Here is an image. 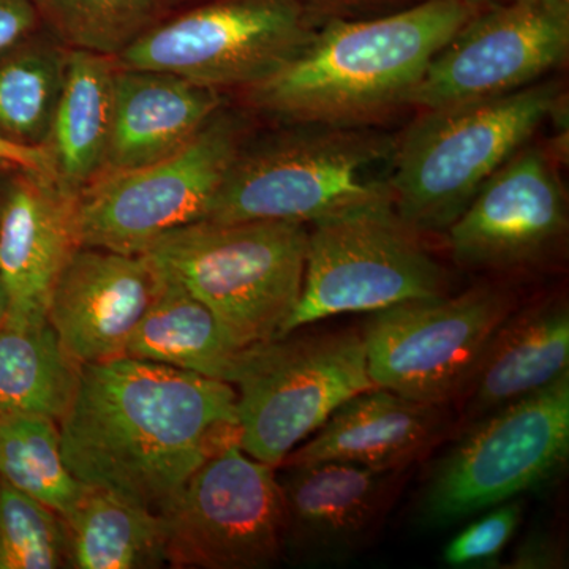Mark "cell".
<instances>
[{"label":"cell","instance_id":"cell-25","mask_svg":"<svg viewBox=\"0 0 569 569\" xmlns=\"http://www.w3.org/2000/svg\"><path fill=\"white\" fill-rule=\"evenodd\" d=\"M69 54V48L43 28L0 54V140L44 148Z\"/></svg>","mask_w":569,"mask_h":569},{"label":"cell","instance_id":"cell-13","mask_svg":"<svg viewBox=\"0 0 569 569\" xmlns=\"http://www.w3.org/2000/svg\"><path fill=\"white\" fill-rule=\"evenodd\" d=\"M568 52L569 2L485 3L437 52L411 107L437 110L507 96L538 82Z\"/></svg>","mask_w":569,"mask_h":569},{"label":"cell","instance_id":"cell-36","mask_svg":"<svg viewBox=\"0 0 569 569\" xmlns=\"http://www.w3.org/2000/svg\"><path fill=\"white\" fill-rule=\"evenodd\" d=\"M486 2H503V0H486Z\"/></svg>","mask_w":569,"mask_h":569},{"label":"cell","instance_id":"cell-34","mask_svg":"<svg viewBox=\"0 0 569 569\" xmlns=\"http://www.w3.org/2000/svg\"><path fill=\"white\" fill-rule=\"evenodd\" d=\"M203 2H208V0H159L160 9H162L164 17L174 13V11L189 9V7Z\"/></svg>","mask_w":569,"mask_h":569},{"label":"cell","instance_id":"cell-2","mask_svg":"<svg viewBox=\"0 0 569 569\" xmlns=\"http://www.w3.org/2000/svg\"><path fill=\"white\" fill-rule=\"evenodd\" d=\"M486 0H426L358 21H325L293 61L239 92L269 122L378 127L411 99L438 51Z\"/></svg>","mask_w":569,"mask_h":569},{"label":"cell","instance_id":"cell-21","mask_svg":"<svg viewBox=\"0 0 569 569\" xmlns=\"http://www.w3.org/2000/svg\"><path fill=\"white\" fill-rule=\"evenodd\" d=\"M118 62L96 52L70 50L66 81L48 137L51 176L77 200L100 178L110 144Z\"/></svg>","mask_w":569,"mask_h":569},{"label":"cell","instance_id":"cell-6","mask_svg":"<svg viewBox=\"0 0 569 569\" xmlns=\"http://www.w3.org/2000/svg\"><path fill=\"white\" fill-rule=\"evenodd\" d=\"M569 456V373L460 427L415 493L411 520L443 530L545 486Z\"/></svg>","mask_w":569,"mask_h":569},{"label":"cell","instance_id":"cell-37","mask_svg":"<svg viewBox=\"0 0 569 569\" xmlns=\"http://www.w3.org/2000/svg\"><path fill=\"white\" fill-rule=\"evenodd\" d=\"M565 2H569V0H565Z\"/></svg>","mask_w":569,"mask_h":569},{"label":"cell","instance_id":"cell-32","mask_svg":"<svg viewBox=\"0 0 569 569\" xmlns=\"http://www.w3.org/2000/svg\"><path fill=\"white\" fill-rule=\"evenodd\" d=\"M563 549L548 535H530L516 549L508 568H561L565 563Z\"/></svg>","mask_w":569,"mask_h":569},{"label":"cell","instance_id":"cell-28","mask_svg":"<svg viewBox=\"0 0 569 569\" xmlns=\"http://www.w3.org/2000/svg\"><path fill=\"white\" fill-rule=\"evenodd\" d=\"M67 567L66 519L0 478V569Z\"/></svg>","mask_w":569,"mask_h":569},{"label":"cell","instance_id":"cell-9","mask_svg":"<svg viewBox=\"0 0 569 569\" xmlns=\"http://www.w3.org/2000/svg\"><path fill=\"white\" fill-rule=\"evenodd\" d=\"M257 118L227 102L186 148L148 167L96 179L77 198L81 246L144 253L157 239L208 217Z\"/></svg>","mask_w":569,"mask_h":569},{"label":"cell","instance_id":"cell-35","mask_svg":"<svg viewBox=\"0 0 569 569\" xmlns=\"http://www.w3.org/2000/svg\"><path fill=\"white\" fill-rule=\"evenodd\" d=\"M9 318V295H7L6 284L0 277V326L6 323Z\"/></svg>","mask_w":569,"mask_h":569},{"label":"cell","instance_id":"cell-8","mask_svg":"<svg viewBox=\"0 0 569 569\" xmlns=\"http://www.w3.org/2000/svg\"><path fill=\"white\" fill-rule=\"evenodd\" d=\"M448 295V274L391 198L309 224L301 296L282 335L343 313ZM279 336V337H280Z\"/></svg>","mask_w":569,"mask_h":569},{"label":"cell","instance_id":"cell-29","mask_svg":"<svg viewBox=\"0 0 569 569\" xmlns=\"http://www.w3.org/2000/svg\"><path fill=\"white\" fill-rule=\"evenodd\" d=\"M489 512L460 530L441 552V560L451 568L498 567L522 522V503L509 500L488 509Z\"/></svg>","mask_w":569,"mask_h":569},{"label":"cell","instance_id":"cell-3","mask_svg":"<svg viewBox=\"0 0 569 569\" xmlns=\"http://www.w3.org/2000/svg\"><path fill=\"white\" fill-rule=\"evenodd\" d=\"M399 138L378 127L271 122L236 153L204 220L310 223L391 198Z\"/></svg>","mask_w":569,"mask_h":569},{"label":"cell","instance_id":"cell-26","mask_svg":"<svg viewBox=\"0 0 569 569\" xmlns=\"http://www.w3.org/2000/svg\"><path fill=\"white\" fill-rule=\"evenodd\" d=\"M0 478L63 519L86 488L63 460L59 422L36 415L0 418Z\"/></svg>","mask_w":569,"mask_h":569},{"label":"cell","instance_id":"cell-24","mask_svg":"<svg viewBox=\"0 0 569 569\" xmlns=\"http://www.w3.org/2000/svg\"><path fill=\"white\" fill-rule=\"evenodd\" d=\"M80 373L48 320L0 326V418L36 415L61 422Z\"/></svg>","mask_w":569,"mask_h":569},{"label":"cell","instance_id":"cell-11","mask_svg":"<svg viewBox=\"0 0 569 569\" xmlns=\"http://www.w3.org/2000/svg\"><path fill=\"white\" fill-rule=\"evenodd\" d=\"M516 309L511 288L482 283L369 313L361 335L370 380L419 402H459L490 339Z\"/></svg>","mask_w":569,"mask_h":569},{"label":"cell","instance_id":"cell-10","mask_svg":"<svg viewBox=\"0 0 569 569\" xmlns=\"http://www.w3.org/2000/svg\"><path fill=\"white\" fill-rule=\"evenodd\" d=\"M320 24L299 0H208L167 14L114 61L242 92L293 61Z\"/></svg>","mask_w":569,"mask_h":569},{"label":"cell","instance_id":"cell-31","mask_svg":"<svg viewBox=\"0 0 569 569\" xmlns=\"http://www.w3.org/2000/svg\"><path fill=\"white\" fill-rule=\"evenodd\" d=\"M40 28L31 0H0V54Z\"/></svg>","mask_w":569,"mask_h":569},{"label":"cell","instance_id":"cell-7","mask_svg":"<svg viewBox=\"0 0 569 569\" xmlns=\"http://www.w3.org/2000/svg\"><path fill=\"white\" fill-rule=\"evenodd\" d=\"M231 387L239 447L277 468L337 408L376 385L361 331L299 328L244 348Z\"/></svg>","mask_w":569,"mask_h":569},{"label":"cell","instance_id":"cell-4","mask_svg":"<svg viewBox=\"0 0 569 569\" xmlns=\"http://www.w3.org/2000/svg\"><path fill=\"white\" fill-rule=\"evenodd\" d=\"M556 82L479 102L422 110L399 137L392 206L419 234L447 231L498 168L556 114Z\"/></svg>","mask_w":569,"mask_h":569},{"label":"cell","instance_id":"cell-15","mask_svg":"<svg viewBox=\"0 0 569 569\" xmlns=\"http://www.w3.org/2000/svg\"><path fill=\"white\" fill-rule=\"evenodd\" d=\"M283 468V559L307 567L346 563L372 546L410 477V468L337 460Z\"/></svg>","mask_w":569,"mask_h":569},{"label":"cell","instance_id":"cell-22","mask_svg":"<svg viewBox=\"0 0 569 569\" xmlns=\"http://www.w3.org/2000/svg\"><path fill=\"white\" fill-rule=\"evenodd\" d=\"M160 274L159 291L134 329L126 356L231 385L244 348L231 339L208 306L171 277Z\"/></svg>","mask_w":569,"mask_h":569},{"label":"cell","instance_id":"cell-14","mask_svg":"<svg viewBox=\"0 0 569 569\" xmlns=\"http://www.w3.org/2000/svg\"><path fill=\"white\" fill-rule=\"evenodd\" d=\"M568 228L567 192L552 156L523 146L445 233L460 268L515 272L549 263L567 244Z\"/></svg>","mask_w":569,"mask_h":569},{"label":"cell","instance_id":"cell-16","mask_svg":"<svg viewBox=\"0 0 569 569\" xmlns=\"http://www.w3.org/2000/svg\"><path fill=\"white\" fill-rule=\"evenodd\" d=\"M160 282L144 253L78 247L52 288L48 323L77 365L122 358Z\"/></svg>","mask_w":569,"mask_h":569},{"label":"cell","instance_id":"cell-30","mask_svg":"<svg viewBox=\"0 0 569 569\" xmlns=\"http://www.w3.org/2000/svg\"><path fill=\"white\" fill-rule=\"evenodd\" d=\"M318 22L388 17L426 0H299Z\"/></svg>","mask_w":569,"mask_h":569},{"label":"cell","instance_id":"cell-38","mask_svg":"<svg viewBox=\"0 0 569 569\" xmlns=\"http://www.w3.org/2000/svg\"><path fill=\"white\" fill-rule=\"evenodd\" d=\"M0 171H2V170H0Z\"/></svg>","mask_w":569,"mask_h":569},{"label":"cell","instance_id":"cell-23","mask_svg":"<svg viewBox=\"0 0 569 569\" xmlns=\"http://www.w3.org/2000/svg\"><path fill=\"white\" fill-rule=\"evenodd\" d=\"M66 527L69 568L152 569L167 563L162 516L111 490L86 486Z\"/></svg>","mask_w":569,"mask_h":569},{"label":"cell","instance_id":"cell-18","mask_svg":"<svg viewBox=\"0 0 569 569\" xmlns=\"http://www.w3.org/2000/svg\"><path fill=\"white\" fill-rule=\"evenodd\" d=\"M456 430L458 419L449 406L372 388L337 408L316 437L290 452L280 467L337 460L377 470H406Z\"/></svg>","mask_w":569,"mask_h":569},{"label":"cell","instance_id":"cell-12","mask_svg":"<svg viewBox=\"0 0 569 569\" xmlns=\"http://www.w3.org/2000/svg\"><path fill=\"white\" fill-rule=\"evenodd\" d=\"M173 568L263 569L283 559V503L276 468L238 437L194 470L159 512Z\"/></svg>","mask_w":569,"mask_h":569},{"label":"cell","instance_id":"cell-19","mask_svg":"<svg viewBox=\"0 0 569 569\" xmlns=\"http://www.w3.org/2000/svg\"><path fill=\"white\" fill-rule=\"evenodd\" d=\"M227 102V93L178 74L118 63L110 144L100 178L138 170L181 151Z\"/></svg>","mask_w":569,"mask_h":569},{"label":"cell","instance_id":"cell-33","mask_svg":"<svg viewBox=\"0 0 569 569\" xmlns=\"http://www.w3.org/2000/svg\"><path fill=\"white\" fill-rule=\"evenodd\" d=\"M31 168L51 176V160L47 148L29 149L0 140V170L7 168Z\"/></svg>","mask_w":569,"mask_h":569},{"label":"cell","instance_id":"cell-20","mask_svg":"<svg viewBox=\"0 0 569 569\" xmlns=\"http://www.w3.org/2000/svg\"><path fill=\"white\" fill-rule=\"evenodd\" d=\"M569 373V307L565 298L516 309L490 339L459 400L458 429L535 395Z\"/></svg>","mask_w":569,"mask_h":569},{"label":"cell","instance_id":"cell-5","mask_svg":"<svg viewBox=\"0 0 569 569\" xmlns=\"http://www.w3.org/2000/svg\"><path fill=\"white\" fill-rule=\"evenodd\" d=\"M305 223L200 220L146 249L153 264L212 310L239 347L282 335L301 296Z\"/></svg>","mask_w":569,"mask_h":569},{"label":"cell","instance_id":"cell-17","mask_svg":"<svg viewBox=\"0 0 569 569\" xmlns=\"http://www.w3.org/2000/svg\"><path fill=\"white\" fill-rule=\"evenodd\" d=\"M77 200L52 176L31 168L0 171V277L9 295L6 323L47 321L56 280L74 250Z\"/></svg>","mask_w":569,"mask_h":569},{"label":"cell","instance_id":"cell-27","mask_svg":"<svg viewBox=\"0 0 569 569\" xmlns=\"http://www.w3.org/2000/svg\"><path fill=\"white\" fill-rule=\"evenodd\" d=\"M41 28L69 50L118 58L164 17L159 0H31Z\"/></svg>","mask_w":569,"mask_h":569},{"label":"cell","instance_id":"cell-1","mask_svg":"<svg viewBox=\"0 0 569 569\" xmlns=\"http://www.w3.org/2000/svg\"><path fill=\"white\" fill-rule=\"evenodd\" d=\"M59 429L78 481L160 512L209 456L238 437L236 389L122 356L81 366Z\"/></svg>","mask_w":569,"mask_h":569}]
</instances>
